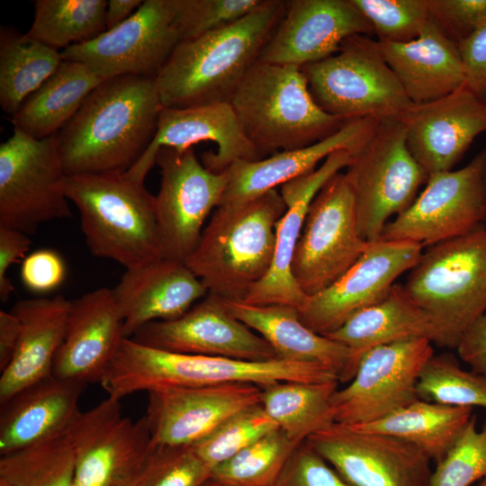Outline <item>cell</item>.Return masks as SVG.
<instances>
[{
	"mask_svg": "<svg viewBox=\"0 0 486 486\" xmlns=\"http://www.w3.org/2000/svg\"><path fill=\"white\" fill-rule=\"evenodd\" d=\"M162 107L156 78L103 81L57 133L67 175L127 172L151 144Z\"/></svg>",
	"mask_w": 486,
	"mask_h": 486,
	"instance_id": "cell-1",
	"label": "cell"
},
{
	"mask_svg": "<svg viewBox=\"0 0 486 486\" xmlns=\"http://www.w3.org/2000/svg\"><path fill=\"white\" fill-rule=\"evenodd\" d=\"M288 1L264 0L240 20L183 40L156 77L163 107L230 103L283 18Z\"/></svg>",
	"mask_w": 486,
	"mask_h": 486,
	"instance_id": "cell-2",
	"label": "cell"
},
{
	"mask_svg": "<svg viewBox=\"0 0 486 486\" xmlns=\"http://www.w3.org/2000/svg\"><path fill=\"white\" fill-rule=\"evenodd\" d=\"M338 381L316 363L276 358L244 361L165 351L124 338L101 381L107 396L122 400L138 392L167 387L248 382L264 387L279 382ZM339 382V381H338Z\"/></svg>",
	"mask_w": 486,
	"mask_h": 486,
	"instance_id": "cell-3",
	"label": "cell"
},
{
	"mask_svg": "<svg viewBox=\"0 0 486 486\" xmlns=\"http://www.w3.org/2000/svg\"><path fill=\"white\" fill-rule=\"evenodd\" d=\"M286 211L276 189L215 208L194 252L184 262L208 293L242 301L268 273L275 224Z\"/></svg>",
	"mask_w": 486,
	"mask_h": 486,
	"instance_id": "cell-4",
	"label": "cell"
},
{
	"mask_svg": "<svg viewBox=\"0 0 486 486\" xmlns=\"http://www.w3.org/2000/svg\"><path fill=\"white\" fill-rule=\"evenodd\" d=\"M66 194L79 211L92 255L131 269L163 257L156 198L125 173L68 176Z\"/></svg>",
	"mask_w": 486,
	"mask_h": 486,
	"instance_id": "cell-5",
	"label": "cell"
},
{
	"mask_svg": "<svg viewBox=\"0 0 486 486\" xmlns=\"http://www.w3.org/2000/svg\"><path fill=\"white\" fill-rule=\"evenodd\" d=\"M230 104L262 158L312 145L347 122L316 104L301 68L259 60L236 89Z\"/></svg>",
	"mask_w": 486,
	"mask_h": 486,
	"instance_id": "cell-6",
	"label": "cell"
},
{
	"mask_svg": "<svg viewBox=\"0 0 486 486\" xmlns=\"http://www.w3.org/2000/svg\"><path fill=\"white\" fill-rule=\"evenodd\" d=\"M410 271L405 292L432 317L442 346L456 348L486 310V230L429 247Z\"/></svg>",
	"mask_w": 486,
	"mask_h": 486,
	"instance_id": "cell-7",
	"label": "cell"
},
{
	"mask_svg": "<svg viewBox=\"0 0 486 486\" xmlns=\"http://www.w3.org/2000/svg\"><path fill=\"white\" fill-rule=\"evenodd\" d=\"M301 68L316 104L344 121L398 118L412 104L378 40L366 35L349 37L335 54Z\"/></svg>",
	"mask_w": 486,
	"mask_h": 486,
	"instance_id": "cell-8",
	"label": "cell"
},
{
	"mask_svg": "<svg viewBox=\"0 0 486 486\" xmlns=\"http://www.w3.org/2000/svg\"><path fill=\"white\" fill-rule=\"evenodd\" d=\"M345 175L355 196L359 233L366 242L380 239L389 219L413 202L428 178L408 149L398 118L379 122L352 153Z\"/></svg>",
	"mask_w": 486,
	"mask_h": 486,
	"instance_id": "cell-9",
	"label": "cell"
},
{
	"mask_svg": "<svg viewBox=\"0 0 486 486\" xmlns=\"http://www.w3.org/2000/svg\"><path fill=\"white\" fill-rule=\"evenodd\" d=\"M67 177L57 134L37 140L14 129L0 145V226L32 235L71 217Z\"/></svg>",
	"mask_w": 486,
	"mask_h": 486,
	"instance_id": "cell-10",
	"label": "cell"
},
{
	"mask_svg": "<svg viewBox=\"0 0 486 486\" xmlns=\"http://www.w3.org/2000/svg\"><path fill=\"white\" fill-rule=\"evenodd\" d=\"M367 245L359 233L354 193L340 172L310 204L292 261V276L307 296L314 295L340 278Z\"/></svg>",
	"mask_w": 486,
	"mask_h": 486,
	"instance_id": "cell-11",
	"label": "cell"
},
{
	"mask_svg": "<svg viewBox=\"0 0 486 486\" xmlns=\"http://www.w3.org/2000/svg\"><path fill=\"white\" fill-rule=\"evenodd\" d=\"M485 168L483 149L460 169L429 175L422 193L386 224L380 239L431 247L482 226Z\"/></svg>",
	"mask_w": 486,
	"mask_h": 486,
	"instance_id": "cell-12",
	"label": "cell"
},
{
	"mask_svg": "<svg viewBox=\"0 0 486 486\" xmlns=\"http://www.w3.org/2000/svg\"><path fill=\"white\" fill-rule=\"evenodd\" d=\"M434 356L432 342L414 338L381 345L360 358L349 384L331 398L334 423L354 426L378 420L418 400L420 373Z\"/></svg>",
	"mask_w": 486,
	"mask_h": 486,
	"instance_id": "cell-13",
	"label": "cell"
},
{
	"mask_svg": "<svg viewBox=\"0 0 486 486\" xmlns=\"http://www.w3.org/2000/svg\"><path fill=\"white\" fill-rule=\"evenodd\" d=\"M75 454L74 486L130 483L154 444L145 417L132 421L108 397L78 411L67 429Z\"/></svg>",
	"mask_w": 486,
	"mask_h": 486,
	"instance_id": "cell-14",
	"label": "cell"
},
{
	"mask_svg": "<svg viewBox=\"0 0 486 486\" xmlns=\"http://www.w3.org/2000/svg\"><path fill=\"white\" fill-rule=\"evenodd\" d=\"M155 164L161 173L155 198L163 257L184 262L199 243L205 220L219 206L226 177L206 168L193 147H162Z\"/></svg>",
	"mask_w": 486,
	"mask_h": 486,
	"instance_id": "cell-15",
	"label": "cell"
},
{
	"mask_svg": "<svg viewBox=\"0 0 486 486\" xmlns=\"http://www.w3.org/2000/svg\"><path fill=\"white\" fill-rule=\"evenodd\" d=\"M181 41L169 0H145L117 27L61 50L103 79L134 75L156 78Z\"/></svg>",
	"mask_w": 486,
	"mask_h": 486,
	"instance_id": "cell-16",
	"label": "cell"
},
{
	"mask_svg": "<svg viewBox=\"0 0 486 486\" xmlns=\"http://www.w3.org/2000/svg\"><path fill=\"white\" fill-rule=\"evenodd\" d=\"M306 441L350 486H428L429 456L400 438L333 423Z\"/></svg>",
	"mask_w": 486,
	"mask_h": 486,
	"instance_id": "cell-17",
	"label": "cell"
},
{
	"mask_svg": "<svg viewBox=\"0 0 486 486\" xmlns=\"http://www.w3.org/2000/svg\"><path fill=\"white\" fill-rule=\"evenodd\" d=\"M423 247L407 241L376 240L335 283L309 296L298 310L300 320L326 336L357 312L382 302L396 279L418 261Z\"/></svg>",
	"mask_w": 486,
	"mask_h": 486,
	"instance_id": "cell-18",
	"label": "cell"
},
{
	"mask_svg": "<svg viewBox=\"0 0 486 486\" xmlns=\"http://www.w3.org/2000/svg\"><path fill=\"white\" fill-rule=\"evenodd\" d=\"M130 338L175 353L244 361L279 358L261 336L232 316L220 299L212 293L181 317L148 323Z\"/></svg>",
	"mask_w": 486,
	"mask_h": 486,
	"instance_id": "cell-19",
	"label": "cell"
},
{
	"mask_svg": "<svg viewBox=\"0 0 486 486\" xmlns=\"http://www.w3.org/2000/svg\"><path fill=\"white\" fill-rule=\"evenodd\" d=\"M248 382L167 387L148 392L144 415L153 444L193 446L236 412L261 402Z\"/></svg>",
	"mask_w": 486,
	"mask_h": 486,
	"instance_id": "cell-20",
	"label": "cell"
},
{
	"mask_svg": "<svg viewBox=\"0 0 486 486\" xmlns=\"http://www.w3.org/2000/svg\"><path fill=\"white\" fill-rule=\"evenodd\" d=\"M398 119L408 149L429 176L451 170L486 132V103L464 85L442 98L411 104Z\"/></svg>",
	"mask_w": 486,
	"mask_h": 486,
	"instance_id": "cell-21",
	"label": "cell"
},
{
	"mask_svg": "<svg viewBox=\"0 0 486 486\" xmlns=\"http://www.w3.org/2000/svg\"><path fill=\"white\" fill-rule=\"evenodd\" d=\"M372 33L352 0H291L259 61L302 68L335 54L349 37Z\"/></svg>",
	"mask_w": 486,
	"mask_h": 486,
	"instance_id": "cell-22",
	"label": "cell"
},
{
	"mask_svg": "<svg viewBox=\"0 0 486 486\" xmlns=\"http://www.w3.org/2000/svg\"><path fill=\"white\" fill-rule=\"evenodd\" d=\"M201 141L217 145L216 152L202 156V164L209 170L221 174L238 160L262 159L246 136L230 103H214L185 108L162 107L156 135L142 157L125 174L144 182L158 149L171 147L184 149Z\"/></svg>",
	"mask_w": 486,
	"mask_h": 486,
	"instance_id": "cell-23",
	"label": "cell"
},
{
	"mask_svg": "<svg viewBox=\"0 0 486 486\" xmlns=\"http://www.w3.org/2000/svg\"><path fill=\"white\" fill-rule=\"evenodd\" d=\"M352 153L341 149L329 155L316 169L281 185L286 211L275 224V247L271 267L241 301L251 305L284 304L301 309L309 296L292 274V261L304 220L314 197L325 184L346 168Z\"/></svg>",
	"mask_w": 486,
	"mask_h": 486,
	"instance_id": "cell-24",
	"label": "cell"
},
{
	"mask_svg": "<svg viewBox=\"0 0 486 486\" xmlns=\"http://www.w3.org/2000/svg\"><path fill=\"white\" fill-rule=\"evenodd\" d=\"M123 320L112 289L99 288L71 301L66 333L52 375L101 382L122 340Z\"/></svg>",
	"mask_w": 486,
	"mask_h": 486,
	"instance_id": "cell-25",
	"label": "cell"
},
{
	"mask_svg": "<svg viewBox=\"0 0 486 486\" xmlns=\"http://www.w3.org/2000/svg\"><path fill=\"white\" fill-rule=\"evenodd\" d=\"M112 292L126 338L148 323L181 317L208 294L184 262L165 257L126 269Z\"/></svg>",
	"mask_w": 486,
	"mask_h": 486,
	"instance_id": "cell-26",
	"label": "cell"
},
{
	"mask_svg": "<svg viewBox=\"0 0 486 486\" xmlns=\"http://www.w3.org/2000/svg\"><path fill=\"white\" fill-rule=\"evenodd\" d=\"M381 120L347 121L328 138L306 148L276 152L256 161L238 160L223 172L226 186L220 205L239 203L258 197L278 185L316 169L335 151L354 153L374 132Z\"/></svg>",
	"mask_w": 486,
	"mask_h": 486,
	"instance_id": "cell-27",
	"label": "cell"
},
{
	"mask_svg": "<svg viewBox=\"0 0 486 486\" xmlns=\"http://www.w3.org/2000/svg\"><path fill=\"white\" fill-rule=\"evenodd\" d=\"M86 385L51 374L0 404V454L66 431L79 411L78 401Z\"/></svg>",
	"mask_w": 486,
	"mask_h": 486,
	"instance_id": "cell-28",
	"label": "cell"
},
{
	"mask_svg": "<svg viewBox=\"0 0 486 486\" xmlns=\"http://www.w3.org/2000/svg\"><path fill=\"white\" fill-rule=\"evenodd\" d=\"M220 301L232 316L261 336L279 358L320 364L333 371L339 382H349L354 377L351 350L309 328L300 320L296 308L284 304L251 305L241 301Z\"/></svg>",
	"mask_w": 486,
	"mask_h": 486,
	"instance_id": "cell-29",
	"label": "cell"
},
{
	"mask_svg": "<svg viewBox=\"0 0 486 486\" xmlns=\"http://www.w3.org/2000/svg\"><path fill=\"white\" fill-rule=\"evenodd\" d=\"M378 42L387 64L412 104L442 98L465 84L458 44L431 20L411 41Z\"/></svg>",
	"mask_w": 486,
	"mask_h": 486,
	"instance_id": "cell-30",
	"label": "cell"
},
{
	"mask_svg": "<svg viewBox=\"0 0 486 486\" xmlns=\"http://www.w3.org/2000/svg\"><path fill=\"white\" fill-rule=\"evenodd\" d=\"M71 301L61 294L18 301L11 309L22 331L14 356L1 372L0 404L19 391L52 374L65 337Z\"/></svg>",
	"mask_w": 486,
	"mask_h": 486,
	"instance_id": "cell-31",
	"label": "cell"
},
{
	"mask_svg": "<svg viewBox=\"0 0 486 486\" xmlns=\"http://www.w3.org/2000/svg\"><path fill=\"white\" fill-rule=\"evenodd\" d=\"M326 337L351 350L354 376L361 356L373 347L414 338L442 346L436 322L400 284H394L382 302L357 312Z\"/></svg>",
	"mask_w": 486,
	"mask_h": 486,
	"instance_id": "cell-32",
	"label": "cell"
},
{
	"mask_svg": "<svg viewBox=\"0 0 486 486\" xmlns=\"http://www.w3.org/2000/svg\"><path fill=\"white\" fill-rule=\"evenodd\" d=\"M103 81L86 65L63 59L12 117L14 129L37 140L57 134Z\"/></svg>",
	"mask_w": 486,
	"mask_h": 486,
	"instance_id": "cell-33",
	"label": "cell"
},
{
	"mask_svg": "<svg viewBox=\"0 0 486 486\" xmlns=\"http://www.w3.org/2000/svg\"><path fill=\"white\" fill-rule=\"evenodd\" d=\"M472 417V408L448 406L418 399L378 420L347 427L410 442L437 464Z\"/></svg>",
	"mask_w": 486,
	"mask_h": 486,
	"instance_id": "cell-34",
	"label": "cell"
},
{
	"mask_svg": "<svg viewBox=\"0 0 486 486\" xmlns=\"http://www.w3.org/2000/svg\"><path fill=\"white\" fill-rule=\"evenodd\" d=\"M58 51L13 27L0 30V106L13 117L59 67Z\"/></svg>",
	"mask_w": 486,
	"mask_h": 486,
	"instance_id": "cell-35",
	"label": "cell"
},
{
	"mask_svg": "<svg viewBox=\"0 0 486 486\" xmlns=\"http://www.w3.org/2000/svg\"><path fill=\"white\" fill-rule=\"evenodd\" d=\"M338 381L279 382L261 387V404L278 428L296 444L334 423L331 398Z\"/></svg>",
	"mask_w": 486,
	"mask_h": 486,
	"instance_id": "cell-36",
	"label": "cell"
},
{
	"mask_svg": "<svg viewBox=\"0 0 486 486\" xmlns=\"http://www.w3.org/2000/svg\"><path fill=\"white\" fill-rule=\"evenodd\" d=\"M105 0H37L26 34L57 50L89 41L106 31Z\"/></svg>",
	"mask_w": 486,
	"mask_h": 486,
	"instance_id": "cell-37",
	"label": "cell"
},
{
	"mask_svg": "<svg viewBox=\"0 0 486 486\" xmlns=\"http://www.w3.org/2000/svg\"><path fill=\"white\" fill-rule=\"evenodd\" d=\"M75 454L67 430L1 455L0 479L11 486H74Z\"/></svg>",
	"mask_w": 486,
	"mask_h": 486,
	"instance_id": "cell-38",
	"label": "cell"
},
{
	"mask_svg": "<svg viewBox=\"0 0 486 486\" xmlns=\"http://www.w3.org/2000/svg\"><path fill=\"white\" fill-rule=\"evenodd\" d=\"M299 445L276 428L214 467L210 479L224 486H275Z\"/></svg>",
	"mask_w": 486,
	"mask_h": 486,
	"instance_id": "cell-39",
	"label": "cell"
},
{
	"mask_svg": "<svg viewBox=\"0 0 486 486\" xmlns=\"http://www.w3.org/2000/svg\"><path fill=\"white\" fill-rule=\"evenodd\" d=\"M417 392L428 401L486 409V375L464 370L450 354L434 355L420 373Z\"/></svg>",
	"mask_w": 486,
	"mask_h": 486,
	"instance_id": "cell-40",
	"label": "cell"
},
{
	"mask_svg": "<svg viewBox=\"0 0 486 486\" xmlns=\"http://www.w3.org/2000/svg\"><path fill=\"white\" fill-rule=\"evenodd\" d=\"M276 428L260 402L236 412L193 446L212 470Z\"/></svg>",
	"mask_w": 486,
	"mask_h": 486,
	"instance_id": "cell-41",
	"label": "cell"
},
{
	"mask_svg": "<svg viewBox=\"0 0 486 486\" xmlns=\"http://www.w3.org/2000/svg\"><path fill=\"white\" fill-rule=\"evenodd\" d=\"M211 473L193 446L154 444L130 486H202Z\"/></svg>",
	"mask_w": 486,
	"mask_h": 486,
	"instance_id": "cell-42",
	"label": "cell"
},
{
	"mask_svg": "<svg viewBox=\"0 0 486 486\" xmlns=\"http://www.w3.org/2000/svg\"><path fill=\"white\" fill-rule=\"evenodd\" d=\"M380 42L404 43L429 22L428 0H352Z\"/></svg>",
	"mask_w": 486,
	"mask_h": 486,
	"instance_id": "cell-43",
	"label": "cell"
},
{
	"mask_svg": "<svg viewBox=\"0 0 486 486\" xmlns=\"http://www.w3.org/2000/svg\"><path fill=\"white\" fill-rule=\"evenodd\" d=\"M486 476V422L477 429L472 415L456 441L436 464L428 486H470Z\"/></svg>",
	"mask_w": 486,
	"mask_h": 486,
	"instance_id": "cell-44",
	"label": "cell"
},
{
	"mask_svg": "<svg viewBox=\"0 0 486 486\" xmlns=\"http://www.w3.org/2000/svg\"><path fill=\"white\" fill-rule=\"evenodd\" d=\"M264 0H169L181 41L228 26L245 17Z\"/></svg>",
	"mask_w": 486,
	"mask_h": 486,
	"instance_id": "cell-45",
	"label": "cell"
},
{
	"mask_svg": "<svg viewBox=\"0 0 486 486\" xmlns=\"http://www.w3.org/2000/svg\"><path fill=\"white\" fill-rule=\"evenodd\" d=\"M430 20L456 44L486 27V0H428Z\"/></svg>",
	"mask_w": 486,
	"mask_h": 486,
	"instance_id": "cell-46",
	"label": "cell"
},
{
	"mask_svg": "<svg viewBox=\"0 0 486 486\" xmlns=\"http://www.w3.org/2000/svg\"><path fill=\"white\" fill-rule=\"evenodd\" d=\"M275 486H350L305 440L293 451Z\"/></svg>",
	"mask_w": 486,
	"mask_h": 486,
	"instance_id": "cell-47",
	"label": "cell"
},
{
	"mask_svg": "<svg viewBox=\"0 0 486 486\" xmlns=\"http://www.w3.org/2000/svg\"><path fill=\"white\" fill-rule=\"evenodd\" d=\"M66 273L62 256L56 250L41 248L25 256L20 275L26 289L45 293L58 288L65 280Z\"/></svg>",
	"mask_w": 486,
	"mask_h": 486,
	"instance_id": "cell-48",
	"label": "cell"
},
{
	"mask_svg": "<svg viewBox=\"0 0 486 486\" xmlns=\"http://www.w3.org/2000/svg\"><path fill=\"white\" fill-rule=\"evenodd\" d=\"M465 86L486 103V27L458 43Z\"/></svg>",
	"mask_w": 486,
	"mask_h": 486,
	"instance_id": "cell-49",
	"label": "cell"
},
{
	"mask_svg": "<svg viewBox=\"0 0 486 486\" xmlns=\"http://www.w3.org/2000/svg\"><path fill=\"white\" fill-rule=\"evenodd\" d=\"M31 246L30 235L0 226V300L4 302L14 291L7 271L14 264L25 258Z\"/></svg>",
	"mask_w": 486,
	"mask_h": 486,
	"instance_id": "cell-50",
	"label": "cell"
},
{
	"mask_svg": "<svg viewBox=\"0 0 486 486\" xmlns=\"http://www.w3.org/2000/svg\"><path fill=\"white\" fill-rule=\"evenodd\" d=\"M455 349L472 371L486 375V310L464 331Z\"/></svg>",
	"mask_w": 486,
	"mask_h": 486,
	"instance_id": "cell-51",
	"label": "cell"
},
{
	"mask_svg": "<svg viewBox=\"0 0 486 486\" xmlns=\"http://www.w3.org/2000/svg\"><path fill=\"white\" fill-rule=\"evenodd\" d=\"M22 325L18 317L10 311L0 310V372L12 361L21 337Z\"/></svg>",
	"mask_w": 486,
	"mask_h": 486,
	"instance_id": "cell-52",
	"label": "cell"
},
{
	"mask_svg": "<svg viewBox=\"0 0 486 486\" xmlns=\"http://www.w3.org/2000/svg\"><path fill=\"white\" fill-rule=\"evenodd\" d=\"M140 0H110L107 4L106 31L112 30L129 19L142 4Z\"/></svg>",
	"mask_w": 486,
	"mask_h": 486,
	"instance_id": "cell-53",
	"label": "cell"
},
{
	"mask_svg": "<svg viewBox=\"0 0 486 486\" xmlns=\"http://www.w3.org/2000/svg\"><path fill=\"white\" fill-rule=\"evenodd\" d=\"M202 486H224V485L220 484V483L209 479Z\"/></svg>",
	"mask_w": 486,
	"mask_h": 486,
	"instance_id": "cell-54",
	"label": "cell"
},
{
	"mask_svg": "<svg viewBox=\"0 0 486 486\" xmlns=\"http://www.w3.org/2000/svg\"><path fill=\"white\" fill-rule=\"evenodd\" d=\"M484 182H485V192H486V168H485V174H484ZM482 226L486 230V202H485V213H484V220Z\"/></svg>",
	"mask_w": 486,
	"mask_h": 486,
	"instance_id": "cell-55",
	"label": "cell"
},
{
	"mask_svg": "<svg viewBox=\"0 0 486 486\" xmlns=\"http://www.w3.org/2000/svg\"><path fill=\"white\" fill-rule=\"evenodd\" d=\"M0 486H11V485L5 481L0 479Z\"/></svg>",
	"mask_w": 486,
	"mask_h": 486,
	"instance_id": "cell-56",
	"label": "cell"
},
{
	"mask_svg": "<svg viewBox=\"0 0 486 486\" xmlns=\"http://www.w3.org/2000/svg\"><path fill=\"white\" fill-rule=\"evenodd\" d=\"M479 486H486V476L482 479V482H480Z\"/></svg>",
	"mask_w": 486,
	"mask_h": 486,
	"instance_id": "cell-57",
	"label": "cell"
},
{
	"mask_svg": "<svg viewBox=\"0 0 486 486\" xmlns=\"http://www.w3.org/2000/svg\"><path fill=\"white\" fill-rule=\"evenodd\" d=\"M118 486H130V483H124V484H121V485H118Z\"/></svg>",
	"mask_w": 486,
	"mask_h": 486,
	"instance_id": "cell-58",
	"label": "cell"
}]
</instances>
